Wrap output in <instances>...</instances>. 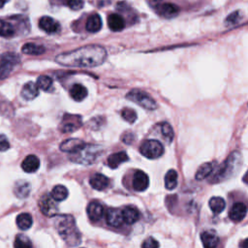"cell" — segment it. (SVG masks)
<instances>
[{
    "instance_id": "obj_11",
    "label": "cell",
    "mask_w": 248,
    "mask_h": 248,
    "mask_svg": "<svg viewBox=\"0 0 248 248\" xmlns=\"http://www.w3.org/2000/svg\"><path fill=\"white\" fill-rule=\"evenodd\" d=\"M149 186L148 175L142 170H137L133 177V188L138 192L146 190Z\"/></svg>"
},
{
    "instance_id": "obj_44",
    "label": "cell",
    "mask_w": 248,
    "mask_h": 248,
    "mask_svg": "<svg viewBox=\"0 0 248 248\" xmlns=\"http://www.w3.org/2000/svg\"><path fill=\"white\" fill-rule=\"evenodd\" d=\"M8 0H0V8H2Z\"/></svg>"
},
{
    "instance_id": "obj_43",
    "label": "cell",
    "mask_w": 248,
    "mask_h": 248,
    "mask_svg": "<svg viewBox=\"0 0 248 248\" xmlns=\"http://www.w3.org/2000/svg\"><path fill=\"white\" fill-rule=\"evenodd\" d=\"M240 247H244V248H248V238L245 239L242 243H240Z\"/></svg>"
},
{
    "instance_id": "obj_42",
    "label": "cell",
    "mask_w": 248,
    "mask_h": 248,
    "mask_svg": "<svg viewBox=\"0 0 248 248\" xmlns=\"http://www.w3.org/2000/svg\"><path fill=\"white\" fill-rule=\"evenodd\" d=\"M148 4L152 7V8H155L158 4H160L162 2V0H147Z\"/></svg>"
},
{
    "instance_id": "obj_17",
    "label": "cell",
    "mask_w": 248,
    "mask_h": 248,
    "mask_svg": "<svg viewBox=\"0 0 248 248\" xmlns=\"http://www.w3.org/2000/svg\"><path fill=\"white\" fill-rule=\"evenodd\" d=\"M201 240L202 245L206 248H214L219 243L218 235L212 231H205L201 233Z\"/></svg>"
},
{
    "instance_id": "obj_12",
    "label": "cell",
    "mask_w": 248,
    "mask_h": 248,
    "mask_svg": "<svg viewBox=\"0 0 248 248\" xmlns=\"http://www.w3.org/2000/svg\"><path fill=\"white\" fill-rule=\"evenodd\" d=\"M247 214V206L243 202H235L232 206L230 212H229V217L232 221L233 222H240L241 220L244 219V217Z\"/></svg>"
},
{
    "instance_id": "obj_19",
    "label": "cell",
    "mask_w": 248,
    "mask_h": 248,
    "mask_svg": "<svg viewBox=\"0 0 248 248\" xmlns=\"http://www.w3.org/2000/svg\"><path fill=\"white\" fill-rule=\"evenodd\" d=\"M40 167V161L35 155H28L21 163V168L25 172H35Z\"/></svg>"
},
{
    "instance_id": "obj_14",
    "label": "cell",
    "mask_w": 248,
    "mask_h": 248,
    "mask_svg": "<svg viewBox=\"0 0 248 248\" xmlns=\"http://www.w3.org/2000/svg\"><path fill=\"white\" fill-rule=\"evenodd\" d=\"M40 28L48 34L56 33L59 30V23L50 16H43L39 20Z\"/></svg>"
},
{
    "instance_id": "obj_34",
    "label": "cell",
    "mask_w": 248,
    "mask_h": 248,
    "mask_svg": "<svg viewBox=\"0 0 248 248\" xmlns=\"http://www.w3.org/2000/svg\"><path fill=\"white\" fill-rule=\"evenodd\" d=\"M14 246L16 248H30V247H32V243L26 235L17 234L16 236Z\"/></svg>"
},
{
    "instance_id": "obj_5",
    "label": "cell",
    "mask_w": 248,
    "mask_h": 248,
    "mask_svg": "<svg viewBox=\"0 0 248 248\" xmlns=\"http://www.w3.org/2000/svg\"><path fill=\"white\" fill-rule=\"evenodd\" d=\"M19 63V57L13 52H6L0 55V79L8 78Z\"/></svg>"
},
{
    "instance_id": "obj_21",
    "label": "cell",
    "mask_w": 248,
    "mask_h": 248,
    "mask_svg": "<svg viewBox=\"0 0 248 248\" xmlns=\"http://www.w3.org/2000/svg\"><path fill=\"white\" fill-rule=\"evenodd\" d=\"M38 94H39V88L37 84L32 81L26 82L21 89V96L27 101L35 99L38 96Z\"/></svg>"
},
{
    "instance_id": "obj_30",
    "label": "cell",
    "mask_w": 248,
    "mask_h": 248,
    "mask_svg": "<svg viewBox=\"0 0 248 248\" xmlns=\"http://www.w3.org/2000/svg\"><path fill=\"white\" fill-rule=\"evenodd\" d=\"M178 175L175 170H170L165 175V187L168 190H173L177 186Z\"/></svg>"
},
{
    "instance_id": "obj_10",
    "label": "cell",
    "mask_w": 248,
    "mask_h": 248,
    "mask_svg": "<svg viewBox=\"0 0 248 248\" xmlns=\"http://www.w3.org/2000/svg\"><path fill=\"white\" fill-rule=\"evenodd\" d=\"M156 13L165 18H172L179 13V8L171 3H160L155 8Z\"/></svg>"
},
{
    "instance_id": "obj_22",
    "label": "cell",
    "mask_w": 248,
    "mask_h": 248,
    "mask_svg": "<svg viewBox=\"0 0 248 248\" xmlns=\"http://www.w3.org/2000/svg\"><path fill=\"white\" fill-rule=\"evenodd\" d=\"M129 160V157L125 151L113 153L108 157V165L111 169H116L120 164Z\"/></svg>"
},
{
    "instance_id": "obj_35",
    "label": "cell",
    "mask_w": 248,
    "mask_h": 248,
    "mask_svg": "<svg viewBox=\"0 0 248 248\" xmlns=\"http://www.w3.org/2000/svg\"><path fill=\"white\" fill-rule=\"evenodd\" d=\"M38 88L42 89V90H48L51 86H52V79L48 77V76H40L38 78H37V82H36Z\"/></svg>"
},
{
    "instance_id": "obj_3",
    "label": "cell",
    "mask_w": 248,
    "mask_h": 248,
    "mask_svg": "<svg viewBox=\"0 0 248 248\" xmlns=\"http://www.w3.org/2000/svg\"><path fill=\"white\" fill-rule=\"evenodd\" d=\"M242 157L239 151H232L226 161L221 165L213 176V182H220L234 175L241 167Z\"/></svg>"
},
{
    "instance_id": "obj_24",
    "label": "cell",
    "mask_w": 248,
    "mask_h": 248,
    "mask_svg": "<svg viewBox=\"0 0 248 248\" xmlns=\"http://www.w3.org/2000/svg\"><path fill=\"white\" fill-rule=\"evenodd\" d=\"M30 190H31L30 184L23 180L17 181L14 187V193L19 199H24V198L28 197Z\"/></svg>"
},
{
    "instance_id": "obj_27",
    "label": "cell",
    "mask_w": 248,
    "mask_h": 248,
    "mask_svg": "<svg viewBox=\"0 0 248 248\" xmlns=\"http://www.w3.org/2000/svg\"><path fill=\"white\" fill-rule=\"evenodd\" d=\"M22 52L28 55H41L45 52V47L41 45L34 43H26L21 48Z\"/></svg>"
},
{
    "instance_id": "obj_41",
    "label": "cell",
    "mask_w": 248,
    "mask_h": 248,
    "mask_svg": "<svg viewBox=\"0 0 248 248\" xmlns=\"http://www.w3.org/2000/svg\"><path fill=\"white\" fill-rule=\"evenodd\" d=\"M10 147V142L6 136L0 135V151H6Z\"/></svg>"
},
{
    "instance_id": "obj_39",
    "label": "cell",
    "mask_w": 248,
    "mask_h": 248,
    "mask_svg": "<svg viewBox=\"0 0 248 248\" xmlns=\"http://www.w3.org/2000/svg\"><path fill=\"white\" fill-rule=\"evenodd\" d=\"M67 4L72 10L78 11L83 7L84 1L83 0H67Z\"/></svg>"
},
{
    "instance_id": "obj_6",
    "label": "cell",
    "mask_w": 248,
    "mask_h": 248,
    "mask_svg": "<svg viewBox=\"0 0 248 248\" xmlns=\"http://www.w3.org/2000/svg\"><path fill=\"white\" fill-rule=\"evenodd\" d=\"M126 97L130 101L137 103L139 106L146 109L153 110L157 108V104L154 101V99L144 91H141L139 89H133L126 95Z\"/></svg>"
},
{
    "instance_id": "obj_38",
    "label": "cell",
    "mask_w": 248,
    "mask_h": 248,
    "mask_svg": "<svg viewBox=\"0 0 248 248\" xmlns=\"http://www.w3.org/2000/svg\"><path fill=\"white\" fill-rule=\"evenodd\" d=\"M240 13L238 11H235L233 13H232L231 15H229L225 20V24L227 26H231V25H234L236 24L239 20H240Z\"/></svg>"
},
{
    "instance_id": "obj_8",
    "label": "cell",
    "mask_w": 248,
    "mask_h": 248,
    "mask_svg": "<svg viewBox=\"0 0 248 248\" xmlns=\"http://www.w3.org/2000/svg\"><path fill=\"white\" fill-rule=\"evenodd\" d=\"M39 207L42 213L48 217H53L58 212L57 202L51 197V195H44L39 201Z\"/></svg>"
},
{
    "instance_id": "obj_9",
    "label": "cell",
    "mask_w": 248,
    "mask_h": 248,
    "mask_svg": "<svg viewBox=\"0 0 248 248\" xmlns=\"http://www.w3.org/2000/svg\"><path fill=\"white\" fill-rule=\"evenodd\" d=\"M81 125V118L79 115L74 114H64V117L61 121V131L63 133H71L78 129Z\"/></svg>"
},
{
    "instance_id": "obj_25",
    "label": "cell",
    "mask_w": 248,
    "mask_h": 248,
    "mask_svg": "<svg viewBox=\"0 0 248 248\" xmlns=\"http://www.w3.org/2000/svg\"><path fill=\"white\" fill-rule=\"evenodd\" d=\"M70 95L75 101L80 102L87 96V89L82 84L76 83L71 87Z\"/></svg>"
},
{
    "instance_id": "obj_18",
    "label": "cell",
    "mask_w": 248,
    "mask_h": 248,
    "mask_svg": "<svg viewBox=\"0 0 248 248\" xmlns=\"http://www.w3.org/2000/svg\"><path fill=\"white\" fill-rule=\"evenodd\" d=\"M122 215H123V220L126 224H134L135 222H137L140 219V211L132 205L129 206H125L122 209Z\"/></svg>"
},
{
    "instance_id": "obj_33",
    "label": "cell",
    "mask_w": 248,
    "mask_h": 248,
    "mask_svg": "<svg viewBox=\"0 0 248 248\" xmlns=\"http://www.w3.org/2000/svg\"><path fill=\"white\" fill-rule=\"evenodd\" d=\"M15 35L14 26L5 20H0V36L1 37H12Z\"/></svg>"
},
{
    "instance_id": "obj_13",
    "label": "cell",
    "mask_w": 248,
    "mask_h": 248,
    "mask_svg": "<svg viewBox=\"0 0 248 248\" xmlns=\"http://www.w3.org/2000/svg\"><path fill=\"white\" fill-rule=\"evenodd\" d=\"M106 221L109 226L119 227L124 223L122 210L118 208H110L107 211Z\"/></svg>"
},
{
    "instance_id": "obj_4",
    "label": "cell",
    "mask_w": 248,
    "mask_h": 248,
    "mask_svg": "<svg viewBox=\"0 0 248 248\" xmlns=\"http://www.w3.org/2000/svg\"><path fill=\"white\" fill-rule=\"evenodd\" d=\"M70 160L82 165H90L98 160L102 154V148L96 144L83 143L78 149L70 153Z\"/></svg>"
},
{
    "instance_id": "obj_20",
    "label": "cell",
    "mask_w": 248,
    "mask_h": 248,
    "mask_svg": "<svg viewBox=\"0 0 248 248\" xmlns=\"http://www.w3.org/2000/svg\"><path fill=\"white\" fill-rule=\"evenodd\" d=\"M108 25L111 31L118 32L125 27V20L118 14H111L108 17Z\"/></svg>"
},
{
    "instance_id": "obj_7",
    "label": "cell",
    "mask_w": 248,
    "mask_h": 248,
    "mask_svg": "<svg viewBox=\"0 0 248 248\" xmlns=\"http://www.w3.org/2000/svg\"><path fill=\"white\" fill-rule=\"evenodd\" d=\"M140 152L148 159H156L163 155L164 146L156 140H146L140 147Z\"/></svg>"
},
{
    "instance_id": "obj_1",
    "label": "cell",
    "mask_w": 248,
    "mask_h": 248,
    "mask_svg": "<svg viewBox=\"0 0 248 248\" xmlns=\"http://www.w3.org/2000/svg\"><path fill=\"white\" fill-rule=\"evenodd\" d=\"M107 57L106 49L97 45L81 46L56 56L57 63L67 67L89 68L101 65Z\"/></svg>"
},
{
    "instance_id": "obj_23",
    "label": "cell",
    "mask_w": 248,
    "mask_h": 248,
    "mask_svg": "<svg viewBox=\"0 0 248 248\" xmlns=\"http://www.w3.org/2000/svg\"><path fill=\"white\" fill-rule=\"evenodd\" d=\"M86 30L91 33H96L102 28V19L98 14L91 15L86 21L85 24Z\"/></svg>"
},
{
    "instance_id": "obj_37",
    "label": "cell",
    "mask_w": 248,
    "mask_h": 248,
    "mask_svg": "<svg viewBox=\"0 0 248 248\" xmlns=\"http://www.w3.org/2000/svg\"><path fill=\"white\" fill-rule=\"evenodd\" d=\"M121 115L129 123H134L136 121V119H137L136 111L134 109H132V108H125L121 111Z\"/></svg>"
},
{
    "instance_id": "obj_2",
    "label": "cell",
    "mask_w": 248,
    "mask_h": 248,
    "mask_svg": "<svg viewBox=\"0 0 248 248\" xmlns=\"http://www.w3.org/2000/svg\"><path fill=\"white\" fill-rule=\"evenodd\" d=\"M54 227L59 235L69 246H78L80 244L81 235L76 225L75 219L71 215L53 216Z\"/></svg>"
},
{
    "instance_id": "obj_16",
    "label": "cell",
    "mask_w": 248,
    "mask_h": 248,
    "mask_svg": "<svg viewBox=\"0 0 248 248\" xmlns=\"http://www.w3.org/2000/svg\"><path fill=\"white\" fill-rule=\"evenodd\" d=\"M89 183L93 189L98 190V191H103L106 188H108V186L109 184V180L106 175H104L102 173H94L90 177Z\"/></svg>"
},
{
    "instance_id": "obj_15",
    "label": "cell",
    "mask_w": 248,
    "mask_h": 248,
    "mask_svg": "<svg viewBox=\"0 0 248 248\" xmlns=\"http://www.w3.org/2000/svg\"><path fill=\"white\" fill-rule=\"evenodd\" d=\"M86 211H87V215H88L89 219L93 222H96V221H99L103 217L104 207L98 202H91L87 205Z\"/></svg>"
},
{
    "instance_id": "obj_31",
    "label": "cell",
    "mask_w": 248,
    "mask_h": 248,
    "mask_svg": "<svg viewBox=\"0 0 248 248\" xmlns=\"http://www.w3.org/2000/svg\"><path fill=\"white\" fill-rule=\"evenodd\" d=\"M209 207L211 209V211L214 214H219L221 213L225 207H226V202L224 201V199H222L221 197H213L209 200Z\"/></svg>"
},
{
    "instance_id": "obj_26",
    "label": "cell",
    "mask_w": 248,
    "mask_h": 248,
    "mask_svg": "<svg viewBox=\"0 0 248 248\" xmlns=\"http://www.w3.org/2000/svg\"><path fill=\"white\" fill-rule=\"evenodd\" d=\"M84 142L80 140H77V139H69L65 141H63L60 144V149L64 152H69L72 153L74 151H76L77 149H78Z\"/></svg>"
},
{
    "instance_id": "obj_28",
    "label": "cell",
    "mask_w": 248,
    "mask_h": 248,
    "mask_svg": "<svg viewBox=\"0 0 248 248\" xmlns=\"http://www.w3.org/2000/svg\"><path fill=\"white\" fill-rule=\"evenodd\" d=\"M213 170H214V165L212 163H204L198 169L195 174V178L197 180H202L208 177L212 173Z\"/></svg>"
},
{
    "instance_id": "obj_29",
    "label": "cell",
    "mask_w": 248,
    "mask_h": 248,
    "mask_svg": "<svg viewBox=\"0 0 248 248\" xmlns=\"http://www.w3.org/2000/svg\"><path fill=\"white\" fill-rule=\"evenodd\" d=\"M32 223H33V219L29 213H26V212L20 213L16 217V225L22 231H26L30 229L32 226Z\"/></svg>"
},
{
    "instance_id": "obj_32",
    "label": "cell",
    "mask_w": 248,
    "mask_h": 248,
    "mask_svg": "<svg viewBox=\"0 0 248 248\" xmlns=\"http://www.w3.org/2000/svg\"><path fill=\"white\" fill-rule=\"evenodd\" d=\"M68 189L64 185H56L53 187L51 190V197L56 201V202H62L67 199L68 197Z\"/></svg>"
},
{
    "instance_id": "obj_40",
    "label": "cell",
    "mask_w": 248,
    "mask_h": 248,
    "mask_svg": "<svg viewBox=\"0 0 248 248\" xmlns=\"http://www.w3.org/2000/svg\"><path fill=\"white\" fill-rule=\"evenodd\" d=\"M158 246H159V243L152 237H148L141 244V247H143V248H157Z\"/></svg>"
},
{
    "instance_id": "obj_36",
    "label": "cell",
    "mask_w": 248,
    "mask_h": 248,
    "mask_svg": "<svg viewBox=\"0 0 248 248\" xmlns=\"http://www.w3.org/2000/svg\"><path fill=\"white\" fill-rule=\"evenodd\" d=\"M160 128H161V133H162L164 139L166 140H168L169 142H170L174 137V133H173L171 126L167 122H163V123H161Z\"/></svg>"
}]
</instances>
